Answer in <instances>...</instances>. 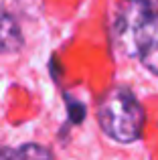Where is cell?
I'll list each match as a JSON object with an SVG mask.
<instances>
[{
    "mask_svg": "<svg viewBox=\"0 0 158 160\" xmlns=\"http://www.w3.org/2000/svg\"><path fill=\"white\" fill-rule=\"evenodd\" d=\"M116 39L128 55H136L148 71L158 75V16L146 0H124L116 18Z\"/></svg>",
    "mask_w": 158,
    "mask_h": 160,
    "instance_id": "obj_1",
    "label": "cell"
},
{
    "mask_svg": "<svg viewBox=\"0 0 158 160\" xmlns=\"http://www.w3.org/2000/svg\"><path fill=\"white\" fill-rule=\"evenodd\" d=\"M97 122L101 130L116 142L132 144L142 138L144 113L142 103L128 87H111L97 106Z\"/></svg>",
    "mask_w": 158,
    "mask_h": 160,
    "instance_id": "obj_2",
    "label": "cell"
},
{
    "mask_svg": "<svg viewBox=\"0 0 158 160\" xmlns=\"http://www.w3.org/2000/svg\"><path fill=\"white\" fill-rule=\"evenodd\" d=\"M24 45L22 32L16 18L6 10L4 0H0V53H14Z\"/></svg>",
    "mask_w": 158,
    "mask_h": 160,
    "instance_id": "obj_3",
    "label": "cell"
},
{
    "mask_svg": "<svg viewBox=\"0 0 158 160\" xmlns=\"http://www.w3.org/2000/svg\"><path fill=\"white\" fill-rule=\"evenodd\" d=\"M0 160H53V152L47 146L27 142V144H20L16 148L2 146L0 148Z\"/></svg>",
    "mask_w": 158,
    "mask_h": 160,
    "instance_id": "obj_4",
    "label": "cell"
},
{
    "mask_svg": "<svg viewBox=\"0 0 158 160\" xmlns=\"http://www.w3.org/2000/svg\"><path fill=\"white\" fill-rule=\"evenodd\" d=\"M65 103H67V113H69V122L71 124H81L85 120L87 109L81 102H77L75 98H71L69 93H65Z\"/></svg>",
    "mask_w": 158,
    "mask_h": 160,
    "instance_id": "obj_5",
    "label": "cell"
},
{
    "mask_svg": "<svg viewBox=\"0 0 158 160\" xmlns=\"http://www.w3.org/2000/svg\"><path fill=\"white\" fill-rule=\"evenodd\" d=\"M146 4H148V10L154 16H158V0H146Z\"/></svg>",
    "mask_w": 158,
    "mask_h": 160,
    "instance_id": "obj_6",
    "label": "cell"
}]
</instances>
